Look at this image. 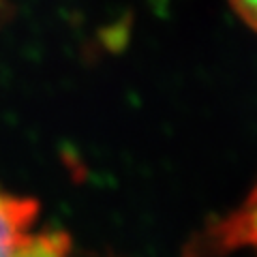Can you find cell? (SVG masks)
<instances>
[{
    "mask_svg": "<svg viewBox=\"0 0 257 257\" xmlns=\"http://www.w3.org/2000/svg\"><path fill=\"white\" fill-rule=\"evenodd\" d=\"M229 3L242 18V22L257 32V0H229Z\"/></svg>",
    "mask_w": 257,
    "mask_h": 257,
    "instance_id": "4",
    "label": "cell"
},
{
    "mask_svg": "<svg viewBox=\"0 0 257 257\" xmlns=\"http://www.w3.org/2000/svg\"><path fill=\"white\" fill-rule=\"evenodd\" d=\"M39 206L35 199L0 189V257H15L32 236Z\"/></svg>",
    "mask_w": 257,
    "mask_h": 257,
    "instance_id": "1",
    "label": "cell"
},
{
    "mask_svg": "<svg viewBox=\"0 0 257 257\" xmlns=\"http://www.w3.org/2000/svg\"><path fill=\"white\" fill-rule=\"evenodd\" d=\"M236 246H253L257 251V191L236 212L216 225L208 240V248L216 253Z\"/></svg>",
    "mask_w": 257,
    "mask_h": 257,
    "instance_id": "2",
    "label": "cell"
},
{
    "mask_svg": "<svg viewBox=\"0 0 257 257\" xmlns=\"http://www.w3.org/2000/svg\"><path fill=\"white\" fill-rule=\"evenodd\" d=\"M15 257H71V240L60 231L32 234Z\"/></svg>",
    "mask_w": 257,
    "mask_h": 257,
    "instance_id": "3",
    "label": "cell"
}]
</instances>
